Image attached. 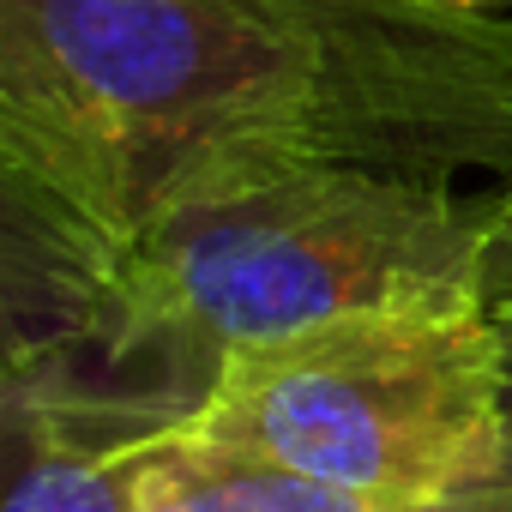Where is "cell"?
Instances as JSON below:
<instances>
[{
  "label": "cell",
  "mask_w": 512,
  "mask_h": 512,
  "mask_svg": "<svg viewBox=\"0 0 512 512\" xmlns=\"http://www.w3.org/2000/svg\"><path fill=\"white\" fill-rule=\"evenodd\" d=\"M217 157L512 181V7L0 0L7 350L61 338L145 199Z\"/></svg>",
  "instance_id": "6da1fadb"
},
{
  "label": "cell",
  "mask_w": 512,
  "mask_h": 512,
  "mask_svg": "<svg viewBox=\"0 0 512 512\" xmlns=\"http://www.w3.org/2000/svg\"><path fill=\"white\" fill-rule=\"evenodd\" d=\"M494 253V199L464 205L440 175L217 157L145 199L67 332L31 350L187 422L235 344L362 308L494 302Z\"/></svg>",
  "instance_id": "7a4b0ae2"
},
{
  "label": "cell",
  "mask_w": 512,
  "mask_h": 512,
  "mask_svg": "<svg viewBox=\"0 0 512 512\" xmlns=\"http://www.w3.org/2000/svg\"><path fill=\"white\" fill-rule=\"evenodd\" d=\"M506 416L494 302H404L235 344L187 422L422 512L500 446Z\"/></svg>",
  "instance_id": "3957f363"
},
{
  "label": "cell",
  "mask_w": 512,
  "mask_h": 512,
  "mask_svg": "<svg viewBox=\"0 0 512 512\" xmlns=\"http://www.w3.org/2000/svg\"><path fill=\"white\" fill-rule=\"evenodd\" d=\"M157 410L103 392L43 350L7 356V506L0 512H139V446Z\"/></svg>",
  "instance_id": "277c9868"
},
{
  "label": "cell",
  "mask_w": 512,
  "mask_h": 512,
  "mask_svg": "<svg viewBox=\"0 0 512 512\" xmlns=\"http://www.w3.org/2000/svg\"><path fill=\"white\" fill-rule=\"evenodd\" d=\"M139 512H410L338 482H320L284 458L235 446L193 422H175L139 446Z\"/></svg>",
  "instance_id": "5b68a950"
},
{
  "label": "cell",
  "mask_w": 512,
  "mask_h": 512,
  "mask_svg": "<svg viewBox=\"0 0 512 512\" xmlns=\"http://www.w3.org/2000/svg\"><path fill=\"white\" fill-rule=\"evenodd\" d=\"M422 512H512V416H506L500 446L476 470H464L440 500H428Z\"/></svg>",
  "instance_id": "8992f818"
},
{
  "label": "cell",
  "mask_w": 512,
  "mask_h": 512,
  "mask_svg": "<svg viewBox=\"0 0 512 512\" xmlns=\"http://www.w3.org/2000/svg\"><path fill=\"white\" fill-rule=\"evenodd\" d=\"M488 199H494V235H500V253H494V278H512V181H500Z\"/></svg>",
  "instance_id": "52a82bcc"
},
{
  "label": "cell",
  "mask_w": 512,
  "mask_h": 512,
  "mask_svg": "<svg viewBox=\"0 0 512 512\" xmlns=\"http://www.w3.org/2000/svg\"><path fill=\"white\" fill-rule=\"evenodd\" d=\"M494 320L506 338V368H512V278H494Z\"/></svg>",
  "instance_id": "ba28073f"
},
{
  "label": "cell",
  "mask_w": 512,
  "mask_h": 512,
  "mask_svg": "<svg viewBox=\"0 0 512 512\" xmlns=\"http://www.w3.org/2000/svg\"><path fill=\"white\" fill-rule=\"evenodd\" d=\"M482 7H512V0H482Z\"/></svg>",
  "instance_id": "9c48e42d"
},
{
  "label": "cell",
  "mask_w": 512,
  "mask_h": 512,
  "mask_svg": "<svg viewBox=\"0 0 512 512\" xmlns=\"http://www.w3.org/2000/svg\"><path fill=\"white\" fill-rule=\"evenodd\" d=\"M458 7H482V0H458Z\"/></svg>",
  "instance_id": "30bf717a"
}]
</instances>
